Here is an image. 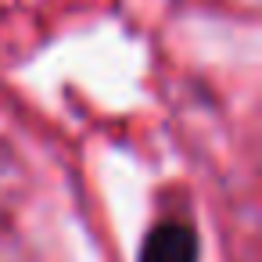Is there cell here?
Listing matches in <instances>:
<instances>
[{
	"label": "cell",
	"mask_w": 262,
	"mask_h": 262,
	"mask_svg": "<svg viewBox=\"0 0 262 262\" xmlns=\"http://www.w3.org/2000/svg\"><path fill=\"white\" fill-rule=\"evenodd\" d=\"M198 255H201L198 233L183 219L155 223L140 244V262H198Z\"/></svg>",
	"instance_id": "6da1fadb"
}]
</instances>
